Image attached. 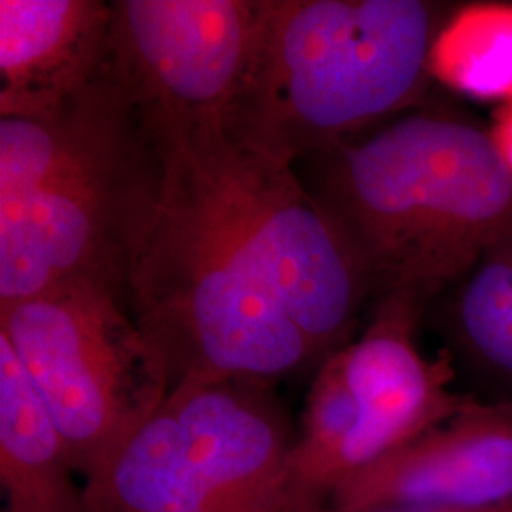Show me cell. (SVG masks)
<instances>
[{"instance_id":"cell-1","label":"cell","mask_w":512,"mask_h":512,"mask_svg":"<svg viewBox=\"0 0 512 512\" xmlns=\"http://www.w3.org/2000/svg\"><path fill=\"white\" fill-rule=\"evenodd\" d=\"M300 164L370 298L425 304L512 234V175L490 131L442 110H408Z\"/></svg>"},{"instance_id":"cell-2","label":"cell","mask_w":512,"mask_h":512,"mask_svg":"<svg viewBox=\"0 0 512 512\" xmlns=\"http://www.w3.org/2000/svg\"><path fill=\"white\" fill-rule=\"evenodd\" d=\"M162 188V154L109 67L52 114L0 116V304L74 281L126 302Z\"/></svg>"},{"instance_id":"cell-3","label":"cell","mask_w":512,"mask_h":512,"mask_svg":"<svg viewBox=\"0 0 512 512\" xmlns=\"http://www.w3.org/2000/svg\"><path fill=\"white\" fill-rule=\"evenodd\" d=\"M450 14L425 0H260L224 135L294 167L416 109Z\"/></svg>"},{"instance_id":"cell-4","label":"cell","mask_w":512,"mask_h":512,"mask_svg":"<svg viewBox=\"0 0 512 512\" xmlns=\"http://www.w3.org/2000/svg\"><path fill=\"white\" fill-rule=\"evenodd\" d=\"M164 160L158 211L126 281L129 315L162 357L171 387L272 384L317 361L308 338L207 211L181 165Z\"/></svg>"},{"instance_id":"cell-5","label":"cell","mask_w":512,"mask_h":512,"mask_svg":"<svg viewBox=\"0 0 512 512\" xmlns=\"http://www.w3.org/2000/svg\"><path fill=\"white\" fill-rule=\"evenodd\" d=\"M268 384L183 382L95 471L86 512H300Z\"/></svg>"},{"instance_id":"cell-6","label":"cell","mask_w":512,"mask_h":512,"mask_svg":"<svg viewBox=\"0 0 512 512\" xmlns=\"http://www.w3.org/2000/svg\"><path fill=\"white\" fill-rule=\"evenodd\" d=\"M308 338L321 363L348 344L370 293L296 169L207 129L162 152Z\"/></svg>"},{"instance_id":"cell-7","label":"cell","mask_w":512,"mask_h":512,"mask_svg":"<svg viewBox=\"0 0 512 512\" xmlns=\"http://www.w3.org/2000/svg\"><path fill=\"white\" fill-rule=\"evenodd\" d=\"M0 334L86 480L164 403L162 357L107 287L74 281L0 304Z\"/></svg>"},{"instance_id":"cell-8","label":"cell","mask_w":512,"mask_h":512,"mask_svg":"<svg viewBox=\"0 0 512 512\" xmlns=\"http://www.w3.org/2000/svg\"><path fill=\"white\" fill-rule=\"evenodd\" d=\"M423 306L410 296L380 298L363 334L319 366L291 452L300 512L325 507L348 478L469 401L452 391L448 361L427 359L416 344Z\"/></svg>"},{"instance_id":"cell-9","label":"cell","mask_w":512,"mask_h":512,"mask_svg":"<svg viewBox=\"0 0 512 512\" xmlns=\"http://www.w3.org/2000/svg\"><path fill=\"white\" fill-rule=\"evenodd\" d=\"M260 0H116L109 71L160 154L222 128Z\"/></svg>"},{"instance_id":"cell-10","label":"cell","mask_w":512,"mask_h":512,"mask_svg":"<svg viewBox=\"0 0 512 512\" xmlns=\"http://www.w3.org/2000/svg\"><path fill=\"white\" fill-rule=\"evenodd\" d=\"M512 505V401L469 399L454 416L340 484L336 511H490Z\"/></svg>"},{"instance_id":"cell-11","label":"cell","mask_w":512,"mask_h":512,"mask_svg":"<svg viewBox=\"0 0 512 512\" xmlns=\"http://www.w3.org/2000/svg\"><path fill=\"white\" fill-rule=\"evenodd\" d=\"M112 2L0 0V116L52 114L109 67Z\"/></svg>"},{"instance_id":"cell-12","label":"cell","mask_w":512,"mask_h":512,"mask_svg":"<svg viewBox=\"0 0 512 512\" xmlns=\"http://www.w3.org/2000/svg\"><path fill=\"white\" fill-rule=\"evenodd\" d=\"M52 414L0 334V478L8 512H86Z\"/></svg>"},{"instance_id":"cell-13","label":"cell","mask_w":512,"mask_h":512,"mask_svg":"<svg viewBox=\"0 0 512 512\" xmlns=\"http://www.w3.org/2000/svg\"><path fill=\"white\" fill-rule=\"evenodd\" d=\"M431 74L469 99L512 103V2L452 10L431 50Z\"/></svg>"},{"instance_id":"cell-14","label":"cell","mask_w":512,"mask_h":512,"mask_svg":"<svg viewBox=\"0 0 512 512\" xmlns=\"http://www.w3.org/2000/svg\"><path fill=\"white\" fill-rule=\"evenodd\" d=\"M456 334L471 361L512 391V234L459 281Z\"/></svg>"},{"instance_id":"cell-15","label":"cell","mask_w":512,"mask_h":512,"mask_svg":"<svg viewBox=\"0 0 512 512\" xmlns=\"http://www.w3.org/2000/svg\"><path fill=\"white\" fill-rule=\"evenodd\" d=\"M488 131H490V137L494 141L503 164L512 175V103H507L497 109L494 124Z\"/></svg>"},{"instance_id":"cell-16","label":"cell","mask_w":512,"mask_h":512,"mask_svg":"<svg viewBox=\"0 0 512 512\" xmlns=\"http://www.w3.org/2000/svg\"><path fill=\"white\" fill-rule=\"evenodd\" d=\"M311 512H346L336 511L330 507H321L317 511ZM355 512H512V505L509 507H501V509H490V511H439V509H404V507H395V509H372V511H355Z\"/></svg>"},{"instance_id":"cell-17","label":"cell","mask_w":512,"mask_h":512,"mask_svg":"<svg viewBox=\"0 0 512 512\" xmlns=\"http://www.w3.org/2000/svg\"><path fill=\"white\" fill-rule=\"evenodd\" d=\"M209 512H251V511H209Z\"/></svg>"}]
</instances>
